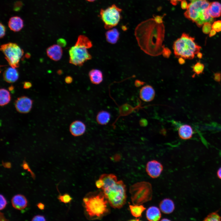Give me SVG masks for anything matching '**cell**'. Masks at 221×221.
<instances>
[{
  "label": "cell",
  "mask_w": 221,
  "mask_h": 221,
  "mask_svg": "<svg viewBox=\"0 0 221 221\" xmlns=\"http://www.w3.org/2000/svg\"><path fill=\"white\" fill-rule=\"evenodd\" d=\"M165 33L162 17L157 16L140 23L135 35L139 46L145 53L152 56L163 54L168 57L171 51L163 45Z\"/></svg>",
  "instance_id": "6da1fadb"
},
{
  "label": "cell",
  "mask_w": 221,
  "mask_h": 221,
  "mask_svg": "<svg viewBox=\"0 0 221 221\" xmlns=\"http://www.w3.org/2000/svg\"><path fill=\"white\" fill-rule=\"evenodd\" d=\"M100 178L103 181L102 189L109 204L114 208L122 207L126 202L127 197L124 182L118 180L117 176L112 174H102Z\"/></svg>",
  "instance_id": "7a4b0ae2"
},
{
  "label": "cell",
  "mask_w": 221,
  "mask_h": 221,
  "mask_svg": "<svg viewBox=\"0 0 221 221\" xmlns=\"http://www.w3.org/2000/svg\"><path fill=\"white\" fill-rule=\"evenodd\" d=\"M86 216L89 219H100L109 212L108 202L103 192L90 193L83 199Z\"/></svg>",
  "instance_id": "3957f363"
},
{
  "label": "cell",
  "mask_w": 221,
  "mask_h": 221,
  "mask_svg": "<svg viewBox=\"0 0 221 221\" xmlns=\"http://www.w3.org/2000/svg\"><path fill=\"white\" fill-rule=\"evenodd\" d=\"M209 2L207 0H193L188 5L184 13L185 17L200 27L205 22L212 23L214 19L209 11Z\"/></svg>",
  "instance_id": "277c9868"
},
{
  "label": "cell",
  "mask_w": 221,
  "mask_h": 221,
  "mask_svg": "<svg viewBox=\"0 0 221 221\" xmlns=\"http://www.w3.org/2000/svg\"><path fill=\"white\" fill-rule=\"evenodd\" d=\"M194 40V38L190 36L188 34L183 33L173 45V48L175 56L184 59H193L201 48Z\"/></svg>",
  "instance_id": "5b68a950"
},
{
  "label": "cell",
  "mask_w": 221,
  "mask_h": 221,
  "mask_svg": "<svg viewBox=\"0 0 221 221\" xmlns=\"http://www.w3.org/2000/svg\"><path fill=\"white\" fill-rule=\"evenodd\" d=\"M92 44L89 38L84 35L78 37L75 45L69 51V63L76 66H80L92 56L87 49L91 48Z\"/></svg>",
  "instance_id": "8992f818"
},
{
  "label": "cell",
  "mask_w": 221,
  "mask_h": 221,
  "mask_svg": "<svg viewBox=\"0 0 221 221\" xmlns=\"http://www.w3.org/2000/svg\"><path fill=\"white\" fill-rule=\"evenodd\" d=\"M129 192L133 204H142L152 200V186L149 182L141 181L135 183L130 186Z\"/></svg>",
  "instance_id": "52a82bcc"
},
{
  "label": "cell",
  "mask_w": 221,
  "mask_h": 221,
  "mask_svg": "<svg viewBox=\"0 0 221 221\" xmlns=\"http://www.w3.org/2000/svg\"><path fill=\"white\" fill-rule=\"evenodd\" d=\"M0 50L5 58L11 67L17 68L19 66L20 59L24 51L17 44L10 42L1 45Z\"/></svg>",
  "instance_id": "ba28073f"
},
{
  "label": "cell",
  "mask_w": 221,
  "mask_h": 221,
  "mask_svg": "<svg viewBox=\"0 0 221 221\" xmlns=\"http://www.w3.org/2000/svg\"><path fill=\"white\" fill-rule=\"evenodd\" d=\"M122 10L115 4L105 9H101L100 17L104 24L106 29H109L116 26L121 18Z\"/></svg>",
  "instance_id": "9c48e42d"
},
{
  "label": "cell",
  "mask_w": 221,
  "mask_h": 221,
  "mask_svg": "<svg viewBox=\"0 0 221 221\" xmlns=\"http://www.w3.org/2000/svg\"><path fill=\"white\" fill-rule=\"evenodd\" d=\"M33 104V101L26 96L18 98L14 103V106L17 111L21 113L26 114L31 110Z\"/></svg>",
  "instance_id": "30bf717a"
},
{
  "label": "cell",
  "mask_w": 221,
  "mask_h": 221,
  "mask_svg": "<svg viewBox=\"0 0 221 221\" xmlns=\"http://www.w3.org/2000/svg\"><path fill=\"white\" fill-rule=\"evenodd\" d=\"M163 170L162 165L158 161L153 160L146 164V170L148 174L151 178H156L161 175Z\"/></svg>",
  "instance_id": "8fae6325"
},
{
  "label": "cell",
  "mask_w": 221,
  "mask_h": 221,
  "mask_svg": "<svg viewBox=\"0 0 221 221\" xmlns=\"http://www.w3.org/2000/svg\"><path fill=\"white\" fill-rule=\"evenodd\" d=\"M69 130L72 135L78 137L83 135L85 133L86 130V126L82 121L75 120L71 123Z\"/></svg>",
  "instance_id": "7c38bea8"
},
{
  "label": "cell",
  "mask_w": 221,
  "mask_h": 221,
  "mask_svg": "<svg viewBox=\"0 0 221 221\" xmlns=\"http://www.w3.org/2000/svg\"><path fill=\"white\" fill-rule=\"evenodd\" d=\"M155 94V91L153 87L149 85L142 87L139 91L140 99L145 102L152 101L154 98Z\"/></svg>",
  "instance_id": "4fadbf2b"
},
{
  "label": "cell",
  "mask_w": 221,
  "mask_h": 221,
  "mask_svg": "<svg viewBox=\"0 0 221 221\" xmlns=\"http://www.w3.org/2000/svg\"><path fill=\"white\" fill-rule=\"evenodd\" d=\"M47 56L52 60L57 61L61 58L63 51L61 47L58 45H53L46 50Z\"/></svg>",
  "instance_id": "5bb4252c"
},
{
  "label": "cell",
  "mask_w": 221,
  "mask_h": 221,
  "mask_svg": "<svg viewBox=\"0 0 221 221\" xmlns=\"http://www.w3.org/2000/svg\"><path fill=\"white\" fill-rule=\"evenodd\" d=\"M27 203L25 196L21 194L16 195L11 199V203L13 207L18 210L25 208L27 206Z\"/></svg>",
  "instance_id": "9a60e30c"
},
{
  "label": "cell",
  "mask_w": 221,
  "mask_h": 221,
  "mask_svg": "<svg viewBox=\"0 0 221 221\" xmlns=\"http://www.w3.org/2000/svg\"><path fill=\"white\" fill-rule=\"evenodd\" d=\"M8 25L11 30L14 32H18L23 27V21L19 17H13L10 18L8 21Z\"/></svg>",
  "instance_id": "2e32d148"
},
{
  "label": "cell",
  "mask_w": 221,
  "mask_h": 221,
  "mask_svg": "<svg viewBox=\"0 0 221 221\" xmlns=\"http://www.w3.org/2000/svg\"><path fill=\"white\" fill-rule=\"evenodd\" d=\"M3 77L4 79L6 82L9 83H14L18 78V73L15 68L11 67L4 71Z\"/></svg>",
  "instance_id": "e0dca14e"
},
{
  "label": "cell",
  "mask_w": 221,
  "mask_h": 221,
  "mask_svg": "<svg viewBox=\"0 0 221 221\" xmlns=\"http://www.w3.org/2000/svg\"><path fill=\"white\" fill-rule=\"evenodd\" d=\"M193 132L192 127L188 124L181 126L179 128L178 134L179 137L183 140H188L192 137Z\"/></svg>",
  "instance_id": "ac0fdd59"
},
{
  "label": "cell",
  "mask_w": 221,
  "mask_h": 221,
  "mask_svg": "<svg viewBox=\"0 0 221 221\" xmlns=\"http://www.w3.org/2000/svg\"><path fill=\"white\" fill-rule=\"evenodd\" d=\"M159 207L161 211L166 214L171 213L175 209V205L173 201L168 198L162 200L160 203Z\"/></svg>",
  "instance_id": "d6986e66"
},
{
  "label": "cell",
  "mask_w": 221,
  "mask_h": 221,
  "mask_svg": "<svg viewBox=\"0 0 221 221\" xmlns=\"http://www.w3.org/2000/svg\"><path fill=\"white\" fill-rule=\"evenodd\" d=\"M147 219L150 221H157L161 217V214L159 209L156 206H151L147 210L146 213Z\"/></svg>",
  "instance_id": "ffe728a7"
},
{
  "label": "cell",
  "mask_w": 221,
  "mask_h": 221,
  "mask_svg": "<svg viewBox=\"0 0 221 221\" xmlns=\"http://www.w3.org/2000/svg\"><path fill=\"white\" fill-rule=\"evenodd\" d=\"M89 76L91 82L95 84L100 83L103 80V75L101 71L92 69L89 73Z\"/></svg>",
  "instance_id": "44dd1931"
},
{
  "label": "cell",
  "mask_w": 221,
  "mask_h": 221,
  "mask_svg": "<svg viewBox=\"0 0 221 221\" xmlns=\"http://www.w3.org/2000/svg\"><path fill=\"white\" fill-rule=\"evenodd\" d=\"M107 41L111 44H115L119 38V33L116 28L109 29L105 33Z\"/></svg>",
  "instance_id": "7402d4cb"
},
{
  "label": "cell",
  "mask_w": 221,
  "mask_h": 221,
  "mask_svg": "<svg viewBox=\"0 0 221 221\" xmlns=\"http://www.w3.org/2000/svg\"><path fill=\"white\" fill-rule=\"evenodd\" d=\"M209 11L211 16L212 18L220 17L221 15V4L217 2L210 3Z\"/></svg>",
  "instance_id": "603a6c76"
},
{
  "label": "cell",
  "mask_w": 221,
  "mask_h": 221,
  "mask_svg": "<svg viewBox=\"0 0 221 221\" xmlns=\"http://www.w3.org/2000/svg\"><path fill=\"white\" fill-rule=\"evenodd\" d=\"M110 118V114L106 110H101L97 114L96 120L99 124L104 125L109 122Z\"/></svg>",
  "instance_id": "cb8c5ba5"
},
{
  "label": "cell",
  "mask_w": 221,
  "mask_h": 221,
  "mask_svg": "<svg viewBox=\"0 0 221 221\" xmlns=\"http://www.w3.org/2000/svg\"><path fill=\"white\" fill-rule=\"evenodd\" d=\"M129 207L131 214L136 218L141 217L142 213L146 209L142 204L130 205Z\"/></svg>",
  "instance_id": "d4e9b609"
},
{
  "label": "cell",
  "mask_w": 221,
  "mask_h": 221,
  "mask_svg": "<svg viewBox=\"0 0 221 221\" xmlns=\"http://www.w3.org/2000/svg\"><path fill=\"white\" fill-rule=\"evenodd\" d=\"M11 97L9 92L6 89L1 88L0 90V105L3 107L8 104L11 100Z\"/></svg>",
  "instance_id": "484cf974"
},
{
  "label": "cell",
  "mask_w": 221,
  "mask_h": 221,
  "mask_svg": "<svg viewBox=\"0 0 221 221\" xmlns=\"http://www.w3.org/2000/svg\"><path fill=\"white\" fill-rule=\"evenodd\" d=\"M218 211L208 214L203 220L204 221H221V217L218 213Z\"/></svg>",
  "instance_id": "4316f807"
},
{
  "label": "cell",
  "mask_w": 221,
  "mask_h": 221,
  "mask_svg": "<svg viewBox=\"0 0 221 221\" xmlns=\"http://www.w3.org/2000/svg\"><path fill=\"white\" fill-rule=\"evenodd\" d=\"M193 71L195 74L199 75L202 73L204 68V65L200 62H197L192 67Z\"/></svg>",
  "instance_id": "83f0119b"
},
{
  "label": "cell",
  "mask_w": 221,
  "mask_h": 221,
  "mask_svg": "<svg viewBox=\"0 0 221 221\" xmlns=\"http://www.w3.org/2000/svg\"><path fill=\"white\" fill-rule=\"evenodd\" d=\"M58 199L60 202L65 204L70 202L72 200V197L68 194H65L62 195H60L58 196Z\"/></svg>",
  "instance_id": "f1b7e54d"
},
{
  "label": "cell",
  "mask_w": 221,
  "mask_h": 221,
  "mask_svg": "<svg viewBox=\"0 0 221 221\" xmlns=\"http://www.w3.org/2000/svg\"><path fill=\"white\" fill-rule=\"evenodd\" d=\"M211 24L210 22H206L203 24L202 27V31L204 33L207 34L209 33L212 29V25Z\"/></svg>",
  "instance_id": "f546056e"
},
{
  "label": "cell",
  "mask_w": 221,
  "mask_h": 221,
  "mask_svg": "<svg viewBox=\"0 0 221 221\" xmlns=\"http://www.w3.org/2000/svg\"><path fill=\"white\" fill-rule=\"evenodd\" d=\"M212 29L215 30L216 32L221 31V20H219L214 22L212 25Z\"/></svg>",
  "instance_id": "4dcf8cb0"
},
{
  "label": "cell",
  "mask_w": 221,
  "mask_h": 221,
  "mask_svg": "<svg viewBox=\"0 0 221 221\" xmlns=\"http://www.w3.org/2000/svg\"><path fill=\"white\" fill-rule=\"evenodd\" d=\"M0 209L1 210L3 209L6 207L7 203L5 198L4 196L1 194H0Z\"/></svg>",
  "instance_id": "1f68e13d"
},
{
  "label": "cell",
  "mask_w": 221,
  "mask_h": 221,
  "mask_svg": "<svg viewBox=\"0 0 221 221\" xmlns=\"http://www.w3.org/2000/svg\"><path fill=\"white\" fill-rule=\"evenodd\" d=\"M46 220L45 217L41 215H37L34 216L32 219V221H45Z\"/></svg>",
  "instance_id": "d6a6232c"
},
{
  "label": "cell",
  "mask_w": 221,
  "mask_h": 221,
  "mask_svg": "<svg viewBox=\"0 0 221 221\" xmlns=\"http://www.w3.org/2000/svg\"><path fill=\"white\" fill-rule=\"evenodd\" d=\"M0 38H3L5 35L6 32V28L5 26L1 23L0 24Z\"/></svg>",
  "instance_id": "836d02e7"
},
{
  "label": "cell",
  "mask_w": 221,
  "mask_h": 221,
  "mask_svg": "<svg viewBox=\"0 0 221 221\" xmlns=\"http://www.w3.org/2000/svg\"><path fill=\"white\" fill-rule=\"evenodd\" d=\"M57 43L61 47H64L67 44L66 41L63 38H60L57 40Z\"/></svg>",
  "instance_id": "e575fe53"
},
{
  "label": "cell",
  "mask_w": 221,
  "mask_h": 221,
  "mask_svg": "<svg viewBox=\"0 0 221 221\" xmlns=\"http://www.w3.org/2000/svg\"><path fill=\"white\" fill-rule=\"evenodd\" d=\"M103 180L100 178L95 182L96 186L98 188H102L103 185Z\"/></svg>",
  "instance_id": "d590c367"
},
{
  "label": "cell",
  "mask_w": 221,
  "mask_h": 221,
  "mask_svg": "<svg viewBox=\"0 0 221 221\" xmlns=\"http://www.w3.org/2000/svg\"><path fill=\"white\" fill-rule=\"evenodd\" d=\"M214 79L216 82H220L221 80V74L219 72L215 73L214 75Z\"/></svg>",
  "instance_id": "8d00e7d4"
},
{
  "label": "cell",
  "mask_w": 221,
  "mask_h": 221,
  "mask_svg": "<svg viewBox=\"0 0 221 221\" xmlns=\"http://www.w3.org/2000/svg\"><path fill=\"white\" fill-rule=\"evenodd\" d=\"M188 4L185 0H183L181 1V6L183 9H187Z\"/></svg>",
  "instance_id": "74e56055"
},
{
  "label": "cell",
  "mask_w": 221,
  "mask_h": 221,
  "mask_svg": "<svg viewBox=\"0 0 221 221\" xmlns=\"http://www.w3.org/2000/svg\"><path fill=\"white\" fill-rule=\"evenodd\" d=\"M32 84L30 82H25L24 84L23 88L25 89H29L32 87Z\"/></svg>",
  "instance_id": "f35d334b"
},
{
  "label": "cell",
  "mask_w": 221,
  "mask_h": 221,
  "mask_svg": "<svg viewBox=\"0 0 221 221\" xmlns=\"http://www.w3.org/2000/svg\"><path fill=\"white\" fill-rule=\"evenodd\" d=\"M2 165L5 168L8 169L11 168V163L10 162H4L2 161Z\"/></svg>",
  "instance_id": "ab89813d"
},
{
  "label": "cell",
  "mask_w": 221,
  "mask_h": 221,
  "mask_svg": "<svg viewBox=\"0 0 221 221\" xmlns=\"http://www.w3.org/2000/svg\"><path fill=\"white\" fill-rule=\"evenodd\" d=\"M73 80L72 78L70 76H67L65 79V82L67 83H71Z\"/></svg>",
  "instance_id": "60d3db41"
},
{
  "label": "cell",
  "mask_w": 221,
  "mask_h": 221,
  "mask_svg": "<svg viewBox=\"0 0 221 221\" xmlns=\"http://www.w3.org/2000/svg\"><path fill=\"white\" fill-rule=\"evenodd\" d=\"M37 206L39 209L41 210H43L44 209L45 205L44 204L41 203H39L37 204Z\"/></svg>",
  "instance_id": "b9f144b4"
},
{
  "label": "cell",
  "mask_w": 221,
  "mask_h": 221,
  "mask_svg": "<svg viewBox=\"0 0 221 221\" xmlns=\"http://www.w3.org/2000/svg\"><path fill=\"white\" fill-rule=\"evenodd\" d=\"M173 5L175 6L179 2L183 0H168Z\"/></svg>",
  "instance_id": "7bdbcfd3"
},
{
  "label": "cell",
  "mask_w": 221,
  "mask_h": 221,
  "mask_svg": "<svg viewBox=\"0 0 221 221\" xmlns=\"http://www.w3.org/2000/svg\"><path fill=\"white\" fill-rule=\"evenodd\" d=\"M216 32L214 29H212L209 33V37H212L215 35Z\"/></svg>",
  "instance_id": "ee69618b"
},
{
  "label": "cell",
  "mask_w": 221,
  "mask_h": 221,
  "mask_svg": "<svg viewBox=\"0 0 221 221\" xmlns=\"http://www.w3.org/2000/svg\"><path fill=\"white\" fill-rule=\"evenodd\" d=\"M217 175L219 179L221 180V167H220L217 171Z\"/></svg>",
  "instance_id": "f6af8a7d"
},
{
  "label": "cell",
  "mask_w": 221,
  "mask_h": 221,
  "mask_svg": "<svg viewBox=\"0 0 221 221\" xmlns=\"http://www.w3.org/2000/svg\"><path fill=\"white\" fill-rule=\"evenodd\" d=\"M178 61L180 64H183L185 63V59L182 58H179Z\"/></svg>",
  "instance_id": "bcb514c9"
},
{
  "label": "cell",
  "mask_w": 221,
  "mask_h": 221,
  "mask_svg": "<svg viewBox=\"0 0 221 221\" xmlns=\"http://www.w3.org/2000/svg\"><path fill=\"white\" fill-rule=\"evenodd\" d=\"M8 220L6 219L4 217L3 213L0 212V221H6Z\"/></svg>",
  "instance_id": "7dc6e473"
},
{
  "label": "cell",
  "mask_w": 221,
  "mask_h": 221,
  "mask_svg": "<svg viewBox=\"0 0 221 221\" xmlns=\"http://www.w3.org/2000/svg\"><path fill=\"white\" fill-rule=\"evenodd\" d=\"M197 56L199 59H201L203 56V55L202 53L199 52L197 54Z\"/></svg>",
  "instance_id": "c3c4849f"
},
{
  "label": "cell",
  "mask_w": 221,
  "mask_h": 221,
  "mask_svg": "<svg viewBox=\"0 0 221 221\" xmlns=\"http://www.w3.org/2000/svg\"><path fill=\"white\" fill-rule=\"evenodd\" d=\"M14 89V87L13 86H11L9 88V90L10 91H12Z\"/></svg>",
  "instance_id": "681fc988"
},
{
  "label": "cell",
  "mask_w": 221,
  "mask_h": 221,
  "mask_svg": "<svg viewBox=\"0 0 221 221\" xmlns=\"http://www.w3.org/2000/svg\"><path fill=\"white\" fill-rule=\"evenodd\" d=\"M86 1L89 2H94L96 0H86Z\"/></svg>",
  "instance_id": "f907efd6"
},
{
  "label": "cell",
  "mask_w": 221,
  "mask_h": 221,
  "mask_svg": "<svg viewBox=\"0 0 221 221\" xmlns=\"http://www.w3.org/2000/svg\"><path fill=\"white\" fill-rule=\"evenodd\" d=\"M190 0V1H192V0Z\"/></svg>",
  "instance_id": "816d5d0a"
}]
</instances>
